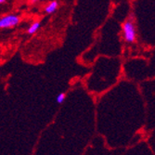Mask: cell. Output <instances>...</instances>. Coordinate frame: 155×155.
<instances>
[{"instance_id":"1","label":"cell","mask_w":155,"mask_h":155,"mask_svg":"<svg viewBox=\"0 0 155 155\" xmlns=\"http://www.w3.org/2000/svg\"><path fill=\"white\" fill-rule=\"evenodd\" d=\"M123 37L128 44H133L137 40V27L133 18L126 20L123 24Z\"/></svg>"},{"instance_id":"3","label":"cell","mask_w":155,"mask_h":155,"mask_svg":"<svg viewBox=\"0 0 155 155\" xmlns=\"http://www.w3.org/2000/svg\"><path fill=\"white\" fill-rule=\"evenodd\" d=\"M59 8V2L58 1H51L49 2L44 8V11L46 14H52Z\"/></svg>"},{"instance_id":"2","label":"cell","mask_w":155,"mask_h":155,"mask_svg":"<svg viewBox=\"0 0 155 155\" xmlns=\"http://www.w3.org/2000/svg\"><path fill=\"white\" fill-rule=\"evenodd\" d=\"M21 21V19L15 14H8L0 18V29H11L17 26Z\"/></svg>"},{"instance_id":"5","label":"cell","mask_w":155,"mask_h":155,"mask_svg":"<svg viewBox=\"0 0 155 155\" xmlns=\"http://www.w3.org/2000/svg\"><path fill=\"white\" fill-rule=\"evenodd\" d=\"M65 97H66L65 93H60V94L58 95V97H57V102H58L59 104L63 103V101H65Z\"/></svg>"},{"instance_id":"4","label":"cell","mask_w":155,"mask_h":155,"mask_svg":"<svg viewBox=\"0 0 155 155\" xmlns=\"http://www.w3.org/2000/svg\"><path fill=\"white\" fill-rule=\"evenodd\" d=\"M40 27H41V22L40 21H35L30 25L29 28H28L27 33L29 35H34L35 33H36L39 30Z\"/></svg>"},{"instance_id":"6","label":"cell","mask_w":155,"mask_h":155,"mask_svg":"<svg viewBox=\"0 0 155 155\" xmlns=\"http://www.w3.org/2000/svg\"><path fill=\"white\" fill-rule=\"evenodd\" d=\"M6 3V0H0V4H4Z\"/></svg>"}]
</instances>
